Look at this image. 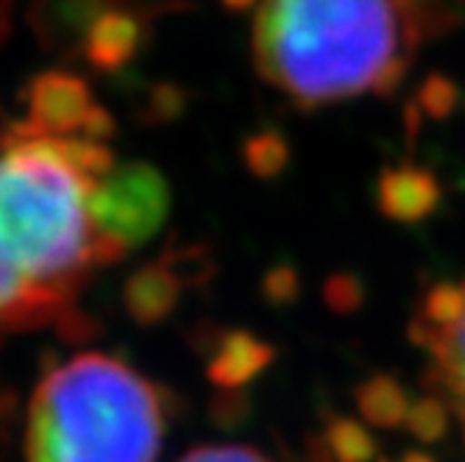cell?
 <instances>
[{
	"label": "cell",
	"mask_w": 465,
	"mask_h": 462,
	"mask_svg": "<svg viewBox=\"0 0 465 462\" xmlns=\"http://www.w3.org/2000/svg\"><path fill=\"white\" fill-rule=\"evenodd\" d=\"M112 167L95 137L28 123L0 137V331L64 320L93 270L123 260L101 212Z\"/></svg>",
	"instance_id": "obj_1"
},
{
	"label": "cell",
	"mask_w": 465,
	"mask_h": 462,
	"mask_svg": "<svg viewBox=\"0 0 465 462\" xmlns=\"http://www.w3.org/2000/svg\"><path fill=\"white\" fill-rule=\"evenodd\" d=\"M251 39L260 75L302 109L385 98L410 67L393 0H262Z\"/></svg>",
	"instance_id": "obj_2"
},
{
	"label": "cell",
	"mask_w": 465,
	"mask_h": 462,
	"mask_svg": "<svg viewBox=\"0 0 465 462\" xmlns=\"http://www.w3.org/2000/svg\"><path fill=\"white\" fill-rule=\"evenodd\" d=\"M167 396L120 357L84 351L42 376L25 415L28 462H156Z\"/></svg>",
	"instance_id": "obj_3"
},
{
	"label": "cell",
	"mask_w": 465,
	"mask_h": 462,
	"mask_svg": "<svg viewBox=\"0 0 465 462\" xmlns=\"http://www.w3.org/2000/svg\"><path fill=\"white\" fill-rule=\"evenodd\" d=\"M171 190L167 182L143 162L114 164L101 192V212L109 242L125 257L143 245L167 218Z\"/></svg>",
	"instance_id": "obj_4"
},
{
	"label": "cell",
	"mask_w": 465,
	"mask_h": 462,
	"mask_svg": "<svg viewBox=\"0 0 465 462\" xmlns=\"http://www.w3.org/2000/svg\"><path fill=\"white\" fill-rule=\"evenodd\" d=\"M28 125L39 132L67 134V137H95L106 134V112L93 103L87 87L67 75V73H48L31 87V106H28Z\"/></svg>",
	"instance_id": "obj_5"
},
{
	"label": "cell",
	"mask_w": 465,
	"mask_h": 462,
	"mask_svg": "<svg viewBox=\"0 0 465 462\" xmlns=\"http://www.w3.org/2000/svg\"><path fill=\"white\" fill-rule=\"evenodd\" d=\"M440 182L427 167L396 164L385 167L376 179V209L388 221L415 226L432 218L440 209Z\"/></svg>",
	"instance_id": "obj_6"
},
{
	"label": "cell",
	"mask_w": 465,
	"mask_h": 462,
	"mask_svg": "<svg viewBox=\"0 0 465 462\" xmlns=\"http://www.w3.org/2000/svg\"><path fill=\"white\" fill-rule=\"evenodd\" d=\"M410 334L418 346H424L432 354L435 370L430 373L427 385L460 418L465 435V312L457 323L446 329H424L412 323Z\"/></svg>",
	"instance_id": "obj_7"
},
{
	"label": "cell",
	"mask_w": 465,
	"mask_h": 462,
	"mask_svg": "<svg viewBox=\"0 0 465 462\" xmlns=\"http://www.w3.org/2000/svg\"><path fill=\"white\" fill-rule=\"evenodd\" d=\"M271 359H273V349L268 343H262L248 331H234L218 346L209 373L223 388H240L251 382L257 373H262Z\"/></svg>",
	"instance_id": "obj_8"
},
{
	"label": "cell",
	"mask_w": 465,
	"mask_h": 462,
	"mask_svg": "<svg viewBox=\"0 0 465 462\" xmlns=\"http://www.w3.org/2000/svg\"><path fill=\"white\" fill-rule=\"evenodd\" d=\"M357 407L362 418L376 429H396L407 424L410 398L407 390L393 379V376H371L357 388Z\"/></svg>",
	"instance_id": "obj_9"
},
{
	"label": "cell",
	"mask_w": 465,
	"mask_h": 462,
	"mask_svg": "<svg viewBox=\"0 0 465 462\" xmlns=\"http://www.w3.org/2000/svg\"><path fill=\"white\" fill-rule=\"evenodd\" d=\"M323 443L334 462H373L376 440L354 418H331L323 432Z\"/></svg>",
	"instance_id": "obj_10"
},
{
	"label": "cell",
	"mask_w": 465,
	"mask_h": 462,
	"mask_svg": "<svg viewBox=\"0 0 465 462\" xmlns=\"http://www.w3.org/2000/svg\"><path fill=\"white\" fill-rule=\"evenodd\" d=\"M173 279L162 270H145L129 290V307L140 320H156L173 304Z\"/></svg>",
	"instance_id": "obj_11"
},
{
	"label": "cell",
	"mask_w": 465,
	"mask_h": 462,
	"mask_svg": "<svg viewBox=\"0 0 465 462\" xmlns=\"http://www.w3.org/2000/svg\"><path fill=\"white\" fill-rule=\"evenodd\" d=\"M465 312V287L462 284H451V281H440L435 284L424 301H420L415 326L424 329H446L451 323H457Z\"/></svg>",
	"instance_id": "obj_12"
},
{
	"label": "cell",
	"mask_w": 465,
	"mask_h": 462,
	"mask_svg": "<svg viewBox=\"0 0 465 462\" xmlns=\"http://www.w3.org/2000/svg\"><path fill=\"white\" fill-rule=\"evenodd\" d=\"M449 412H451L449 404L440 396L430 393L424 398L412 401L404 427L420 443H438L449 432Z\"/></svg>",
	"instance_id": "obj_13"
},
{
	"label": "cell",
	"mask_w": 465,
	"mask_h": 462,
	"mask_svg": "<svg viewBox=\"0 0 465 462\" xmlns=\"http://www.w3.org/2000/svg\"><path fill=\"white\" fill-rule=\"evenodd\" d=\"M420 114H427L432 120H446L454 114L460 106V87L443 73H430L415 93V101Z\"/></svg>",
	"instance_id": "obj_14"
},
{
	"label": "cell",
	"mask_w": 465,
	"mask_h": 462,
	"mask_svg": "<svg viewBox=\"0 0 465 462\" xmlns=\"http://www.w3.org/2000/svg\"><path fill=\"white\" fill-rule=\"evenodd\" d=\"M323 299L329 304V310L334 312H357L365 301V287L357 276L351 273H334L329 281H326V290H323Z\"/></svg>",
	"instance_id": "obj_15"
},
{
	"label": "cell",
	"mask_w": 465,
	"mask_h": 462,
	"mask_svg": "<svg viewBox=\"0 0 465 462\" xmlns=\"http://www.w3.org/2000/svg\"><path fill=\"white\" fill-rule=\"evenodd\" d=\"M248 162L260 176H276L287 162V145L276 134H262L251 140L248 145Z\"/></svg>",
	"instance_id": "obj_16"
},
{
	"label": "cell",
	"mask_w": 465,
	"mask_h": 462,
	"mask_svg": "<svg viewBox=\"0 0 465 462\" xmlns=\"http://www.w3.org/2000/svg\"><path fill=\"white\" fill-rule=\"evenodd\" d=\"M179 462H271L265 454L248 446H198Z\"/></svg>",
	"instance_id": "obj_17"
},
{
	"label": "cell",
	"mask_w": 465,
	"mask_h": 462,
	"mask_svg": "<svg viewBox=\"0 0 465 462\" xmlns=\"http://www.w3.org/2000/svg\"><path fill=\"white\" fill-rule=\"evenodd\" d=\"M268 292L271 296H276V301H290L295 292H299V279H295V273L290 268H279L271 273L268 279Z\"/></svg>",
	"instance_id": "obj_18"
},
{
	"label": "cell",
	"mask_w": 465,
	"mask_h": 462,
	"mask_svg": "<svg viewBox=\"0 0 465 462\" xmlns=\"http://www.w3.org/2000/svg\"><path fill=\"white\" fill-rule=\"evenodd\" d=\"M307 462H334L329 448H326V443H323V437L307 443Z\"/></svg>",
	"instance_id": "obj_19"
},
{
	"label": "cell",
	"mask_w": 465,
	"mask_h": 462,
	"mask_svg": "<svg viewBox=\"0 0 465 462\" xmlns=\"http://www.w3.org/2000/svg\"><path fill=\"white\" fill-rule=\"evenodd\" d=\"M399 462H438V459L430 457V454H424V451H407Z\"/></svg>",
	"instance_id": "obj_20"
},
{
	"label": "cell",
	"mask_w": 465,
	"mask_h": 462,
	"mask_svg": "<svg viewBox=\"0 0 465 462\" xmlns=\"http://www.w3.org/2000/svg\"><path fill=\"white\" fill-rule=\"evenodd\" d=\"M226 6H232V9H248V6H253L257 0H223Z\"/></svg>",
	"instance_id": "obj_21"
},
{
	"label": "cell",
	"mask_w": 465,
	"mask_h": 462,
	"mask_svg": "<svg viewBox=\"0 0 465 462\" xmlns=\"http://www.w3.org/2000/svg\"><path fill=\"white\" fill-rule=\"evenodd\" d=\"M379 462H385V459H379Z\"/></svg>",
	"instance_id": "obj_22"
}]
</instances>
